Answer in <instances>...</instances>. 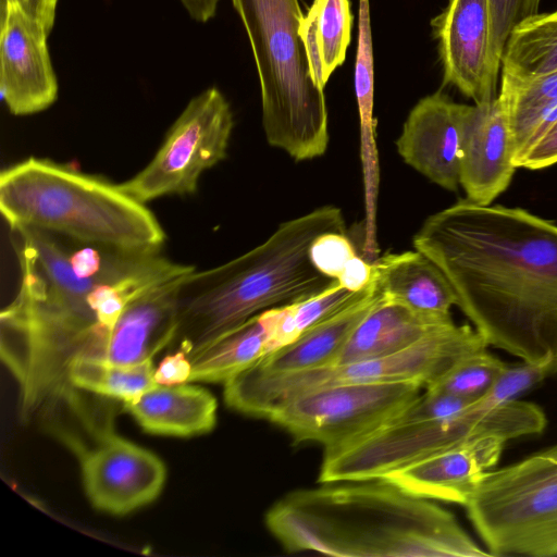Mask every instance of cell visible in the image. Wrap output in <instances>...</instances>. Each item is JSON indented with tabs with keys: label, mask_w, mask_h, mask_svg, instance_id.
<instances>
[{
	"label": "cell",
	"mask_w": 557,
	"mask_h": 557,
	"mask_svg": "<svg viewBox=\"0 0 557 557\" xmlns=\"http://www.w3.org/2000/svg\"><path fill=\"white\" fill-rule=\"evenodd\" d=\"M446 275L488 346L541 364L557 352V225L521 208L461 199L412 239Z\"/></svg>",
	"instance_id": "cell-1"
},
{
	"label": "cell",
	"mask_w": 557,
	"mask_h": 557,
	"mask_svg": "<svg viewBox=\"0 0 557 557\" xmlns=\"http://www.w3.org/2000/svg\"><path fill=\"white\" fill-rule=\"evenodd\" d=\"M280 498L265 525L288 552L343 557H482L453 513L384 479L339 481Z\"/></svg>",
	"instance_id": "cell-2"
},
{
	"label": "cell",
	"mask_w": 557,
	"mask_h": 557,
	"mask_svg": "<svg viewBox=\"0 0 557 557\" xmlns=\"http://www.w3.org/2000/svg\"><path fill=\"white\" fill-rule=\"evenodd\" d=\"M345 232L339 208L322 206L278 225L261 245L219 267L189 273L177 300V335L188 350L253 315L294 304L326 288L334 278L310 261L313 240Z\"/></svg>",
	"instance_id": "cell-3"
},
{
	"label": "cell",
	"mask_w": 557,
	"mask_h": 557,
	"mask_svg": "<svg viewBox=\"0 0 557 557\" xmlns=\"http://www.w3.org/2000/svg\"><path fill=\"white\" fill-rule=\"evenodd\" d=\"M0 211L11 230L32 227L129 250H159L165 232L154 214L113 184L49 159L2 170Z\"/></svg>",
	"instance_id": "cell-4"
},
{
	"label": "cell",
	"mask_w": 557,
	"mask_h": 557,
	"mask_svg": "<svg viewBox=\"0 0 557 557\" xmlns=\"http://www.w3.org/2000/svg\"><path fill=\"white\" fill-rule=\"evenodd\" d=\"M252 50L260 83L262 125L270 146L295 161L327 149L324 90L312 81L299 36L298 0H232Z\"/></svg>",
	"instance_id": "cell-5"
},
{
	"label": "cell",
	"mask_w": 557,
	"mask_h": 557,
	"mask_svg": "<svg viewBox=\"0 0 557 557\" xmlns=\"http://www.w3.org/2000/svg\"><path fill=\"white\" fill-rule=\"evenodd\" d=\"M469 324L444 323L414 344L381 358L293 373L267 374L248 367L224 382L225 404L242 413L264 418L304 393L338 384L416 382L423 389L459 359L487 348Z\"/></svg>",
	"instance_id": "cell-6"
},
{
	"label": "cell",
	"mask_w": 557,
	"mask_h": 557,
	"mask_svg": "<svg viewBox=\"0 0 557 557\" xmlns=\"http://www.w3.org/2000/svg\"><path fill=\"white\" fill-rule=\"evenodd\" d=\"M519 430L509 403L487 395L463 412L442 419L386 423L344 444L323 449L319 483L381 479L387 473L472 438L493 435L506 441Z\"/></svg>",
	"instance_id": "cell-7"
},
{
	"label": "cell",
	"mask_w": 557,
	"mask_h": 557,
	"mask_svg": "<svg viewBox=\"0 0 557 557\" xmlns=\"http://www.w3.org/2000/svg\"><path fill=\"white\" fill-rule=\"evenodd\" d=\"M465 507L492 556H557V443L486 471Z\"/></svg>",
	"instance_id": "cell-8"
},
{
	"label": "cell",
	"mask_w": 557,
	"mask_h": 557,
	"mask_svg": "<svg viewBox=\"0 0 557 557\" xmlns=\"http://www.w3.org/2000/svg\"><path fill=\"white\" fill-rule=\"evenodd\" d=\"M77 392L76 387L67 386L59 397L89 430L94 442L87 445L59 423H51L50 428L76 456L91 505L98 510L122 516L152 503L165 482L162 460L116 434L111 419L96 414Z\"/></svg>",
	"instance_id": "cell-9"
},
{
	"label": "cell",
	"mask_w": 557,
	"mask_h": 557,
	"mask_svg": "<svg viewBox=\"0 0 557 557\" xmlns=\"http://www.w3.org/2000/svg\"><path fill=\"white\" fill-rule=\"evenodd\" d=\"M233 126L224 95L205 89L187 103L150 162L119 184L121 189L141 203L194 194L201 174L225 159Z\"/></svg>",
	"instance_id": "cell-10"
},
{
	"label": "cell",
	"mask_w": 557,
	"mask_h": 557,
	"mask_svg": "<svg viewBox=\"0 0 557 557\" xmlns=\"http://www.w3.org/2000/svg\"><path fill=\"white\" fill-rule=\"evenodd\" d=\"M416 382L351 383L317 388L278 406L267 419L296 442L344 444L389 421L417 398Z\"/></svg>",
	"instance_id": "cell-11"
},
{
	"label": "cell",
	"mask_w": 557,
	"mask_h": 557,
	"mask_svg": "<svg viewBox=\"0 0 557 557\" xmlns=\"http://www.w3.org/2000/svg\"><path fill=\"white\" fill-rule=\"evenodd\" d=\"M431 26L444 84L455 86L475 104L495 99L499 71L492 57L490 0H448Z\"/></svg>",
	"instance_id": "cell-12"
},
{
	"label": "cell",
	"mask_w": 557,
	"mask_h": 557,
	"mask_svg": "<svg viewBox=\"0 0 557 557\" xmlns=\"http://www.w3.org/2000/svg\"><path fill=\"white\" fill-rule=\"evenodd\" d=\"M46 28L23 8L1 9L0 91L14 115L41 112L58 98Z\"/></svg>",
	"instance_id": "cell-13"
},
{
	"label": "cell",
	"mask_w": 557,
	"mask_h": 557,
	"mask_svg": "<svg viewBox=\"0 0 557 557\" xmlns=\"http://www.w3.org/2000/svg\"><path fill=\"white\" fill-rule=\"evenodd\" d=\"M506 114L496 97L465 107L460 131V185L467 199L491 205L509 186L516 171Z\"/></svg>",
	"instance_id": "cell-14"
},
{
	"label": "cell",
	"mask_w": 557,
	"mask_h": 557,
	"mask_svg": "<svg viewBox=\"0 0 557 557\" xmlns=\"http://www.w3.org/2000/svg\"><path fill=\"white\" fill-rule=\"evenodd\" d=\"M466 104L436 91L409 112L396 148L403 160L438 186L460 184V131Z\"/></svg>",
	"instance_id": "cell-15"
},
{
	"label": "cell",
	"mask_w": 557,
	"mask_h": 557,
	"mask_svg": "<svg viewBox=\"0 0 557 557\" xmlns=\"http://www.w3.org/2000/svg\"><path fill=\"white\" fill-rule=\"evenodd\" d=\"M506 442L493 435L472 438L381 479L421 498L465 506L482 475L497 463Z\"/></svg>",
	"instance_id": "cell-16"
},
{
	"label": "cell",
	"mask_w": 557,
	"mask_h": 557,
	"mask_svg": "<svg viewBox=\"0 0 557 557\" xmlns=\"http://www.w3.org/2000/svg\"><path fill=\"white\" fill-rule=\"evenodd\" d=\"M189 273L160 284L131 302L112 330L85 355L117 364L154 357L176 337L178 293Z\"/></svg>",
	"instance_id": "cell-17"
},
{
	"label": "cell",
	"mask_w": 557,
	"mask_h": 557,
	"mask_svg": "<svg viewBox=\"0 0 557 557\" xmlns=\"http://www.w3.org/2000/svg\"><path fill=\"white\" fill-rule=\"evenodd\" d=\"M355 92L360 123V158L364 194L363 257L373 262L379 257L376 210L380 185L379 154L375 141L374 59L370 1L359 0L358 36L355 63Z\"/></svg>",
	"instance_id": "cell-18"
},
{
	"label": "cell",
	"mask_w": 557,
	"mask_h": 557,
	"mask_svg": "<svg viewBox=\"0 0 557 557\" xmlns=\"http://www.w3.org/2000/svg\"><path fill=\"white\" fill-rule=\"evenodd\" d=\"M374 281L383 300L432 317H451L456 292L443 271L424 253H385L373 262Z\"/></svg>",
	"instance_id": "cell-19"
},
{
	"label": "cell",
	"mask_w": 557,
	"mask_h": 557,
	"mask_svg": "<svg viewBox=\"0 0 557 557\" xmlns=\"http://www.w3.org/2000/svg\"><path fill=\"white\" fill-rule=\"evenodd\" d=\"M380 299L375 286L364 298L310 327L290 344L264 355L250 368L282 374L335 364L352 331Z\"/></svg>",
	"instance_id": "cell-20"
},
{
	"label": "cell",
	"mask_w": 557,
	"mask_h": 557,
	"mask_svg": "<svg viewBox=\"0 0 557 557\" xmlns=\"http://www.w3.org/2000/svg\"><path fill=\"white\" fill-rule=\"evenodd\" d=\"M123 407L145 432L156 435L195 436L212 431L216 423L215 397L186 383L157 385Z\"/></svg>",
	"instance_id": "cell-21"
},
{
	"label": "cell",
	"mask_w": 557,
	"mask_h": 557,
	"mask_svg": "<svg viewBox=\"0 0 557 557\" xmlns=\"http://www.w3.org/2000/svg\"><path fill=\"white\" fill-rule=\"evenodd\" d=\"M450 321L451 317L418 313L404 306L387 302L381 296L379 302L352 331L335 364L395 354Z\"/></svg>",
	"instance_id": "cell-22"
},
{
	"label": "cell",
	"mask_w": 557,
	"mask_h": 557,
	"mask_svg": "<svg viewBox=\"0 0 557 557\" xmlns=\"http://www.w3.org/2000/svg\"><path fill=\"white\" fill-rule=\"evenodd\" d=\"M270 309L188 350L191 382H226L269 352Z\"/></svg>",
	"instance_id": "cell-23"
},
{
	"label": "cell",
	"mask_w": 557,
	"mask_h": 557,
	"mask_svg": "<svg viewBox=\"0 0 557 557\" xmlns=\"http://www.w3.org/2000/svg\"><path fill=\"white\" fill-rule=\"evenodd\" d=\"M497 97L510 129L515 162L557 120V71L530 79L502 73Z\"/></svg>",
	"instance_id": "cell-24"
},
{
	"label": "cell",
	"mask_w": 557,
	"mask_h": 557,
	"mask_svg": "<svg viewBox=\"0 0 557 557\" xmlns=\"http://www.w3.org/2000/svg\"><path fill=\"white\" fill-rule=\"evenodd\" d=\"M354 16L349 0H313L300 20L301 38L313 83L322 90L346 58Z\"/></svg>",
	"instance_id": "cell-25"
},
{
	"label": "cell",
	"mask_w": 557,
	"mask_h": 557,
	"mask_svg": "<svg viewBox=\"0 0 557 557\" xmlns=\"http://www.w3.org/2000/svg\"><path fill=\"white\" fill-rule=\"evenodd\" d=\"M153 357L134 364H117L106 359L76 355L66 368V381L83 392L132 403L159 385L154 381Z\"/></svg>",
	"instance_id": "cell-26"
},
{
	"label": "cell",
	"mask_w": 557,
	"mask_h": 557,
	"mask_svg": "<svg viewBox=\"0 0 557 557\" xmlns=\"http://www.w3.org/2000/svg\"><path fill=\"white\" fill-rule=\"evenodd\" d=\"M502 73L518 79L557 71V11L536 14L510 34L503 55Z\"/></svg>",
	"instance_id": "cell-27"
},
{
	"label": "cell",
	"mask_w": 557,
	"mask_h": 557,
	"mask_svg": "<svg viewBox=\"0 0 557 557\" xmlns=\"http://www.w3.org/2000/svg\"><path fill=\"white\" fill-rule=\"evenodd\" d=\"M374 288V280L368 288L360 292H351L337 280H333L326 288L311 297L271 308L269 352L296 341L307 330L364 298Z\"/></svg>",
	"instance_id": "cell-28"
},
{
	"label": "cell",
	"mask_w": 557,
	"mask_h": 557,
	"mask_svg": "<svg viewBox=\"0 0 557 557\" xmlns=\"http://www.w3.org/2000/svg\"><path fill=\"white\" fill-rule=\"evenodd\" d=\"M507 364L486 349L459 359L445 374L424 389L478 400L484 397Z\"/></svg>",
	"instance_id": "cell-29"
},
{
	"label": "cell",
	"mask_w": 557,
	"mask_h": 557,
	"mask_svg": "<svg viewBox=\"0 0 557 557\" xmlns=\"http://www.w3.org/2000/svg\"><path fill=\"white\" fill-rule=\"evenodd\" d=\"M541 0H490L492 16L491 48L493 62L500 70L502 55L511 32L536 15Z\"/></svg>",
	"instance_id": "cell-30"
},
{
	"label": "cell",
	"mask_w": 557,
	"mask_h": 557,
	"mask_svg": "<svg viewBox=\"0 0 557 557\" xmlns=\"http://www.w3.org/2000/svg\"><path fill=\"white\" fill-rule=\"evenodd\" d=\"M356 250L345 232H327L318 236L310 246L309 258L313 267L336 280Z\"/></svg>",
	"instance_id": "cell-31"
},
{
	"label": "cell",
	"mask_w": 557,
	"mask_h": 557,
	"mask_svg": "<svg viewBox=\"0 0 557 557\" xmlns=\"http://www.w3.org/2000/svg\"><path fill=\"white\" fill-rule=\"evenodd\" d=\"M555 163H557V120L515 161V165L540 170Z\"/></svg>",
	"instance_id": "cell-32"
},
{
	"label": "cell",
	"mask_w": 557,
	"mask_h": 557,
	"mask_svg": "<svg viewBox=\"0 0 557 557\" xmlns=\"http://www.w3.org/2000/svg\"><path fill=\"white\" fill-rule=\"evenodd\" d=\"M186 348L165 356L154 369V381L159 385L172 386L189 383L191 363Z\"/></svg>",
	"instance_id": "cell-33"
},
{
	"label": "cell",
	"mask_w": 557,
	"mask_h": 557,
	"mask_svg": "<svg viewBox=\"0 0 557 557\" xmlns=\"http://www.w3.org/2000/svg\"><path fill=\"white\" fill-rule=\"evenodd\" d=\"M336 280L343 287L351 292L363 290L368 288L374 280L373 263L356 255L347 262L343 272Z\"/></svg>",
	"instance_id": "cell-34"
},
{
	"label": "cell",
	"mask_w": 557,
	"mask_h": 557,
	"mask_svg": "<svg viewBox=\"0 0 557 557\" xmlns=\"http://www.w3.org/2000/svg\"><path fill=\"white\" fill-rule=\"evenodd\" d=\"M58 0H28L27 13L38 21L48 32L51 33L57 10Z\"/></svg>",
	"instance_id": "cell-35"
},
{
	"label": "cell",
	"mask_w": 557,
	"mask_h": 557,
	"mask_svg": "<svg viewBox=\"0 0 557 557\" xmlns=\"http://www.w3.org/2000/svg\"><path fill=\"white\" fill-rule=\"evenodd\" d=\"M189 16L199 23L214 17L220 0H180Z\"/></svg>",
	"instance_id": "cell-36"
},
{
	"label": "cell",
	"mask_w": 557,
	"mask_h": 557,
	"mask_svg": "<svg viewBox=\"0 0 557 557\" xmlns=\"http://www.w3.org/2000/svg\"><path fill=\"white\" fill-rule=\"evenodd\" d=\"M27 3L28 0H1V9L10 5H17L23 8L27 12Z\"/></svg>",
	"instance_id": "cell-37"
},
{
	"label": "cell",
	"mask_w": 557,
	"mask_h": 557,
	"mask_svg": "<svg viewBox=\"0 0 557 557\" xmlns=\"http://www.w3.org/2000/svg\"><path fill=\"white\" fill-rule=\"evenodd\" d=\"M555 368L557 370V352H556V356H555Z\"/></svg>",
	"instance_id": "cell-38"
}]
</instances>
